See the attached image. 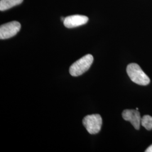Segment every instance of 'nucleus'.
Masks as SVG:
<instances>
[{"mask_svg": "<svg viewBox=\"0 0 152 152\" xmlns=\"http://www.w3.org/2000/svg\"><path fill=\"white\" fill-rule=\"evenodd\" d=\"M126 72L131 80L141 86H147L150 83L149 77L136 63H131L127 65Z\"/></svg>", "mask_w": 152, "mask_h": 152, "instance_id": "1", "label": "nucleus"}, {"mask_svg": "<svg viewBox=\"0 0 152 152\" xmlns=\"http://www.w3.org/2000/svg\"><path fill=\"white\" fill-rule=\"evenodd\" d=\"M94 61L92 55L87 54L77 60L69 68L71 76L77 77L83 75L88 71Z\"/></svg>", "mask_w": 152, "mask_h": 152, "instance_id": "2", "label": "nucleus"}, {"mask_svg": "<svg viewBox=\"0 0 152 152\" xmlns=\"http://www.w3.org/2000/svg\"><path fill=\"white\" fill-rule=\"evenodd\" d=\"M103 120L100 115L98 114L88 115L82 121L83 125L90 134H96L102 129Z\"/></svg>", "mask_w": 152, "mask_h": 152, "instance_id": "3", "label": "nucleus"}, {"mask_svg": "<svg viewBox=\"0 0 152 152\" xmlns=\"http://www.w3.org/2000/svg\"><path fill=\"white\" fill-rule=\"evenodd\" d=\"M21 29L19 22L12 21L2 24L0 27V38L5 39L15 36Z\"/></svg>", "mask_w": 152, "mask_h": 152, "instance_id": "4", "label": "nucleus"}, {"mask_svg": "<svg viewBox=\"0 0 152 152\" xmlns=\"http://www.w3.org/2000/svg\"><path fill=\"white\" fill-rule=\"evenodd\" d=\"M122 117L125 121L131 122L136 130H139L141 117L139 110L136 109H126L122 112Z\"/></svg>", "mask_w": 152, "mask_h": 152, "instance_id": "5", "label": "nucleus"}, {"mask_svg": "<svg viewBox=\"0 0 152 152\" xmlns=\"http://www.w3.org/2000/svg\"><path fill=\"white\" fill-rule=\"evenodd\" d=\"M88 21V18L81 15H73L65 18L64 25L68 28H73L81 26L86 24Z\"/></svg>", "mask_w": 152, "mask_h": 152, "instance_id": "6", "label": "nucleus"}, {"mask_svg": "<svg viewBox=\"0 0 152 152\" xmlns=\"http://www.w3.org/2000/svg\"><path fill=\"white\" fill-rule=\"evenodd\" d=\"M23 0H1L0 10L5 11L15 6L19 5L23 2Z\"/></svg>", "mask_w": 152, "mask_h": 152, "instance_id": "7", "label": "nucleus"}, {"mask_svg": "<svg viewBox=\"0 0 152 152\" xmlns=\"http://www.w3.org/2000/svg\"><path fill=\"white\" fill-rule=\"evenodd\" d=\"M141 125L147 130H152V117L149 115H144L141 118Z\"/></svg>", "mask_w": 152, "mask_h": 152, "instance_id": "8", "label": "nucleus"}, {"mask_svg": "<svg viewBox=\"0 0 152 152\" xmlns=\"http://www.w3.org/2000/svg\"><path fill=\"white\" fill-rule=\"evenodd\" d=\"M145 152H152V144L147 148L145 150Z\"/></svg>", "mask_w": 152, "mask_h": 152, "instance_id": "9", "label": "nucleus"}, {"mask_svg": "<svg viewBox=\"0 0 152 152\" xmlns=\"http://www.w3.org/2000/svg\"><path fill=\"white\" fill-rule=\"evenodd\" d=\"M136 110H139V108H136Z\"/></svg>", "mask_w": 152, "mask_h": 152, "instance_id": "10", "label": "nucleus"}]
</instances>
